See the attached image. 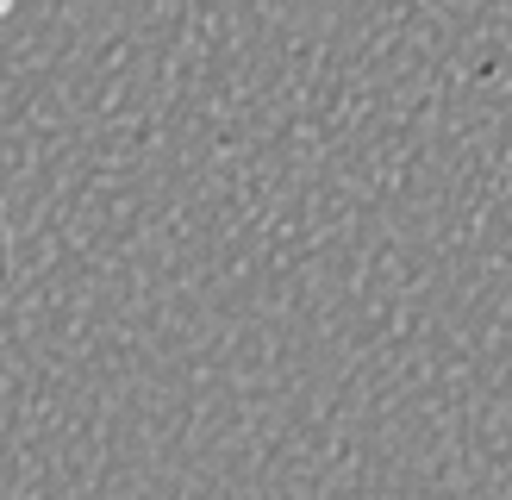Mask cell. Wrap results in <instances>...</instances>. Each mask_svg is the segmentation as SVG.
Here are the masks:
<instances>
[{
	"instance_id": "obj_1",
	"label": "cell",
	"mask_w": 512,
	"mask_h": 500,
	"mask_svg": "<svg viewBox=\"0 0 512 500\" xmlns=\"http://www.w3.org/2000/svg\"><path fill=\"white\" fill-rule=\"evenodd\" d=\"M0 282H7V213H0Z\"/></svg>"
},
{
	"instance_id": "obj_2",
	"label": "cell",
	"mask_w": 512,
	"mask_h": 500,
	"mask_svg": "<svg viewBox=\"0 0 512 500\" xmlns=\"http://www.w3.org/2000/svg\"><path fill=\"white\" fill-rule=\"evenodd\" d=\"M7 13H13V0H0V19H7Z\"/></svg>"
}]
</instances>
